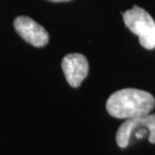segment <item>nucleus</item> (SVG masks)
Here are the masks:
<instances>
[{
	"instance_id": "obj_1",
	"label": "nucleus",
	"mask_w": 155,
	"mask_h": 155,
	"mask_svg": "<svg viewBox=\"0 0 155 155\" xmlns=\"http://www.w3.org/2000/svg\"><path fill=\"white\" fill-rule=\"evenodd\" d=\"M154 107L155 99L150 93L132 88L115 92L106 103V109L111 116L126 120L147 115Z\"/></svg>"
},
{
	"instance_id": "obj_2",
	"label": "nucleus",
	"mask_w": 155,
	"mask_h": 155,
	"mask_svg": "<svg viewBox=\"0 0 155 155\" xmlns=\"http://www.w3.org/2000/svg\"><path fill=\"white\" fill-rule=\"evenodd\" d=\"M122 15L126 26L138 36L140 45L146 49L154 48L153 35L155 21L152 16L139 6H134L125 11Z\"/></svg>"
},
{
	"instance_id": "obj_3",
	"label": "nucleus",
	"mask_w": 155,
	"mask_h": 155,
	"mask_svg": "<svg viewBox=\"0 0 155 155\" xmlns=\"http://www.w3.org/2000/svg\"><path fill=\"white\" fill-rule=\"evenodd\" d=\"M147 134L150 143H155V114L127 119L118 129L116 141L119 147L126 148L132 135L137 139H142Z\"/></svg>"
},
{
	"instance_id": "obj_4",
	"label": "nucleus",
	"mask_w": 155,
	"mask_h": 155,
	"mask_svg": "<svg viewBox=\"0 0 155 155\" xmlns=\"http://www.w3.org/2000/svg\"><path fill=\"white\" fill-rule=\"evenodd\" d=\"M14 28L26 42L36 48H42L49 40V35L43 26L28 16H18L14 19Z\"/></svg>"
},
{
	"instance_id": "obj_5",
	"label": "nucleus",
	"mask_w": 155,
	"mask_h": 155,
	"mask_svg": "<svg viewBox=\"0 0 155 155\" xmlns=\"http://www.w3.org/2000/svg\"><path fill=\"white\" fill-rule=\"evenodd\" d=\"M64 77L73 88H78L89 73V63L85 55L81 54H69L61 61Z\"/></svg>"
},
{
	"instance_id": "obj_6",
	"label": "nucleus",
	"mask_w": 155,
	"mask_h": 155,
	"mask_svg": "<svg viewBox=\"0 0 155 155\" xmlns=\"http://www.w3.org/2000/svg\"><path fill=\"white\" fill-rule=\"evenodd\" d=\"M51 2H64V1H70V0H48Z\"/></svg>"
},
{
	"instance_id": "obj_7",
	"label": "nucleus",
	"mask_w": 155,
	"mask_h": 155,
	"mask_svg": "<svg viewBox=\"0 0 155 155\" xmlns=\"http://www.w3.org/2000/svg\"><path fill=\"white\" fill-rule=\"evenodd\" d=\"M153 45H154V48H155V31H154V35H153Z\"/></svg>"
}]
</instances>
